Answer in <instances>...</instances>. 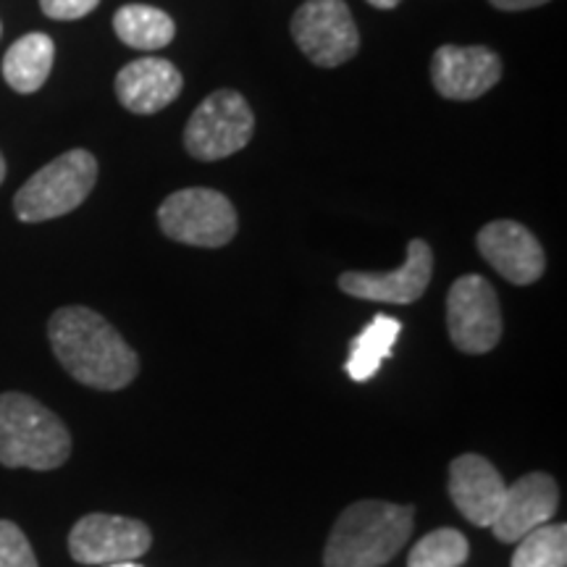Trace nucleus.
<instances>
[{"label":"nucleus","instance_id":"f257e3e1","mask_svg":"<svg viewBox=\"0 0 567 567\" xmlns=\"http://www.w3.org/2000/svg\"><path fill=\"white\" fill-rule=\"evenodd\" d=\"M48 337L63 371L97 392H118L130 386L140 371L137 352L90 308L71 305L55 310L48 323Z\"/></svg>","mask_w":567,"mask_h":567},{"label":"nucleus","instance_id":"f03ea898","mask_svg":"<svg viewBox=\"0 0 567 567\" xmlns=\"http://www.w3.org/2000/svg\"><path fill=\"white\" fill-rule=\"evenodd\" d=\"M413 534V507L381 499L354 502L337 517L326 542V567H381Z\"/></svg>","mask_w":567,"mask_h":567},{"label":"nucleus","instance_id":"7ed1b4c3","mask_svg":"<svg viewBox=\"0 0 567 567\" xmlns=\"http://www.w3.org/2000/svg\"><path fill=\"white\" fill-rule=\"evenodd\" d=\"M69 455L71 434L53 410L27 394H0V465L55 471Z\"/></svg>","mask_w":567,"mask_h":567},{"label":"nucleus","instance_id":"20e7f679","mask_svg":"<svg viewBox=\"0 0 567 567\" xmlns=\"http://www.w3.org/2000/svg\"><path fill=\"white\" fill-rule=\"evenodd\" d=\"M97 182V161L87 151H69L42 166L13 197L19 221L40 224L66 216L87 200Z\"/></svg>","mask_w":567,"mask_h":567},{"label":"nucleus","instance_id":"39448f33","mask_svg":"<svg viewBox=\"0 0 567 567\" xmlns=\"http://www.w3.org/2000/svg\"><path fill=\"white\" fill-rule=\"evenodd\" d=\"M158 224L174 243L193 247H224L237 234V210L216 189L189 187L168 195L158 208Z\"/></svg>","mask_w":567,"mask_h":567},{"label":"nucleus","instance_id":"423d86ee","mask_svg":"<svg viewBox=\"0 0 567 567\" xmlns=\"http://www.w3.org/2000/svg\"><path fill=\"white\" fill-rule=\"evenodd\" d=\"M255 132V116L239 92L218 90L197 105L184 130L187 153L197 161H221L239 153Z\"/></svg>","mask_w":567,"mask_h":567},{"label":"nucleus","instance_id":"0eeeda50","mask_svg":"<svg viewBox=\"0 0 567 567\" xmlns=\"http://www.w3.org/2000/svg\"><path fill=\"white\" fill-rule=\"evenodd\" d=\"M446 331L465 354L492 352L502 339V313L494 287L484 276L467 274L446 295Z\"/></svg>","mask_w":567,"mask_h":567},{"label":"nucleus","instance_id":"6e6552de","mask_svg":"<svg viewBox=\"0 0 567 567\" xmlns=\"http://www.w3.org/2000/svg\"><path fill=\"white\" fill-rule=\"evenodd\" d=\"M292 38L297 48L323 69L342 66L360 48V32L344 0L302 3L292 17Z\"/></svg>","mask_w":567,"mask_h":567},{"label":"nucleus","instance_id":"1a4fd4ad","mask_svg":"<svg viewBox=\"0 0 567 567\" xmlns=\"http://www.w3.org/2000/svg\"><path fill=\"white\" fill-rule=\"evenodd\" d=\"M153 534L142 520L92 513L76 520L69 534V551L82 565L137 563L151 549Z\"/></svg>","mask_w":567,"mask_h":567},{"label":"nucleus","instance_id":"9d476101","mask_svg":"<svg viewBox=\"0 0 567 567\" xmlns=\"http://www.w3.org/2000/svg\"><path fill=\"white\" fill-rule=\"evenodd\" d=\"M434 274V252L429 243L413 239L408 245V258L396 271L371 274V271H347L339 276V289L358 300L410 305L421 300Z\"/></svg>","mask_w":567,"mask_h":567},{"label":"nucleus","instance_id":"9b49d317","mask_svg":"<svg viewBox=\"0 0 567 567\" xmlns=\"http://www.w3.org/2000/svg\"><path fill=\"white\" fill-rule=\"evenodd\" d=\"M499 55L484 45H444L431 59V82L446 101H476L499 82Z\"/></svg>","mask_w":567,"mask_h":567},{"label":"nucleus","instance_id":"f8f14e48","mask_svg":"<svg viewBox=\"0 0 567 567\" xmlns=\"http://www.w3.org/2000/svg\"><path fill=\"white\" fill-rule=\"evenodd\" d=\"M557 507V481L547 473H528L507 486L499 513L492 523L494 536L505 544H517L530 530L551 523Z\"/></svg>","mask_w":567,"mask_h":567},{"label":"nucleus","instance_id":"ddd939ff","mask_svg":"<svg viewBox=\"0 0 567 567\" xmlns=\"http://www.w3.org/2000/svg\"><path fill=\"white\" fill-rule=\"evenodd\" d=\"M478 250L484 260L509 284L526 287L542 279L547 258L542 245L526 226L515 221H492L478 231Z\"/></svg>","mask_w":567,"mask_h":567},{"label":"nucleus","instance_id":"4468645a","mask_svg":"<svg viewBox=\"0 0 567 567\" xmlns=\"http://www.w3.org/2000/svg\"><path fill=\"white\" fill-rule=\"evenodd\" d=\"M507 484L499 471L481 455H460L450 465V496L467 523L492 528Z\"/></svg>","mask_w":567,"mask_h":567},{"label":"nucleus","instance_id":"2eb2a0df","mask_svg":"<svg viewBox=\"0 0 567 567\" xmlns=\"http://www.w3.org/2000/svg\"><path fill=\"white\" fill-rule=\"evenodd\" d=\"M182 92V74L166 59H140L126 63L116 76V97L126 111L151 116L172 105Z\"/></svg>","mask_w":567,"mask_h":567},{"label":"nucleus","instance_id":"dca6fc26","mask_svg":"<svg viewBox=\"0 0 567 567\" xmlns=\"http://www.w3.org/2000/svg\"><path fill=\"white\" fill-rule=\"evenodd\" d=\"M55 59V45L48 34L32 32L19 38L3 59V76L11 90L30 95L48 82Z\"/></svg>","mask_w":567,"mask_h":567},{"label":"nucleus","instance_id":"f3484780","mask_svg":"<svg viewBox=\"0 0 567 567\" xmlns=\"http://www.w3.org/2000/svg\"><path fill=\"white\" fill-rule=\"evenodd\" d=\"M402 334V323L396 318L375 316L371 323L352 339L350 358H347L344 371L352 381L363 384V381L373 379L384 360L392 354V347Z\"/></svg>","mask_w":567,"mask_h":567},{"label":"nucleus","instance_id":"a211bd4d","mask_svg":"<svg viewBox=\"0 0 567 567\" xmlns=\"http://www.w3.org/2000/svg\"><path fill=\"white\" fill-rule=\"evenodd\" d=\"M113 30L124 45L137 48V51H161L176 34L174 19L166 11L142 3L122 6L113 17Z\"/></svg>","mask_w":567,"mask_h":567},{"label":"nucleus","instance_id":"6ab92c4d","mask_svg":"<svg viewBox=\"0 0 567 567\" xmlns=\"http://www.w3.org/2000/svg\"><path fill=\"white\" fill-rule=\"evenodd\" d=\"M567 565V526L547 523L517 542L509 567H565Z\"/></svg>","mask_w":567,"mask_h":567},{"label":"nucleus","instance_id":"aec40b11","mask_svg":"<svg viewBox=\"0 0 567 567\" xmlns=\"http://www.w3.org/2000/svg\"><path fill=\"white\" fill-rule=\"evenodd\" d=\"M471 555V544L455 528H439L425 534L410 549L408 567H463Z\"/></svg>","mask_w":567,"mask_h":567},{"label":"nucleus","instance_id":"412c9836","mask_svg":"<svg viewBox=\"0 0 567 567\" xmlns=\"http://www.w3.org/2000/svg\"><path fill=\"white\" fill-rule=\"evenodd\" d=\"M0 567H40L30 538L11 520H0Z\"/></svg>","mask_w":567,"mask_h":567},{"label":"nucleus","instance_id":"4be33fe9","mask_svg":"<svg viewBox=\"0 0 567 567\" xmlns=\"http://www.w3.org/2000/svg\"><path fill=\"white\" fill-rule=\"evenodd\" d=\"M97 3H101V0H40V9L48 19L74 21L95 11Z\"/></svg>","mask_w":567,"mask_h":567},{"label":"nucleus","instance_id":"5701e85b","mask_svg":"<svg viewBox=\"0 0 567 567\" xmlns=\"http://www.w3.org/2000/svg\"><path fill=\"white\" fill-rule=\"evenodd\" d=\"M488 3L499 11H526V9H536V6L549 3V0H488Z\"/></svg>","mask_w":567,"mask_h":567},{"label":"nucleus","instance_id":"b1692460","mask_svg":"<svg viewBox=\"0 0 567 567\" xmlns=\"http://www.w3.org/2000/svg\"><path fill=\"white\" fill-rule=\"evenodd\" d=\"M368 3L375 6V9L389 11V9H394V6H400V0H368Z\"/></svg>","mask_w":567,"mask_h":567},{"label":"nucleus","instance_id":"393cba45","mask_svg":"<svg viewBox=\"0 0 567 567\" xmlns=\"http://www.w3.org/2000/svg\"><path fill=\"white\" fill-rule=\"evenodd\" d=\"M3 179H6V161L3 155H0V184H3Z\"/></svg>","mask_w":567,"mask_h":567},{"label":"nucleus","instance_id":"a878e982","mask_svg":"<svg viewBox=\"0 0 567 567\" xmlns=\"http://www.w3.org/2000/svg\"><path fill=\"white\" fill-rule=\"evenodd\" d=\"M103 567H142L140 563H116V565H103Z\"/></svg>","mask_w":567,"mask_h":567},{"label":"nucleus","instance_id":"bb28decb","mask_svg":"<svg viewBox=\"0 0 567 567\" xmlns=\"http://www.w3.org/2000/svg\"><path fill=\"white\" fill-rule=\"evenodd\" d=\"M0 32H3V27H0Z\"/></svg>","mask_w":567,"mask_h":567}]
</instances>
